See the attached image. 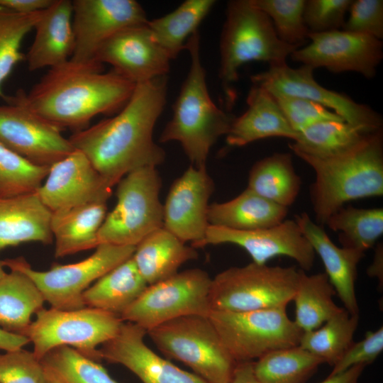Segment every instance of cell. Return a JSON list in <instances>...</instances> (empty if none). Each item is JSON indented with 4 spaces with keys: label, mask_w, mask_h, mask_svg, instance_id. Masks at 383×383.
Wrapping results in <instances>:
<instances>
[{
    "label": "cell",
    "mask_w": 383,
    "mask_h": 383,
    "mask_svg": "<svg viewBox=\"0 0 383 383\" xmlns=\"http://www.w3.org/2000/svg\"><path fill=\"white\" fill-rule=\"evenodd\" d=\"M167 91V76L138 84L114 116L75 131L68 139L114 185L133 170L156 167L164 162L165 152L154 141L153 130Z\"/></svg>",
    "instance_id": "1"
},
{
    "label": "cell",
    "mask_w": 383,
    "mask_h": 383,
    "mask_svg": "<svg viewBox=\"0 0 383 383\" xmlns=\"http://www.w3.org/2000/svg\"><path fill=\"white\" fill-rule=\"evenodd\" d=\"M135 85L113 70L104 72L97 62L71 60L50 68L28 92V104L61 129L86 128L96 116L118 113Z\"/></svg>",
    "instance_id": "2"
},
{
    "label": "cell",
    "mask_w": 383,
    "mask_h": 383,
    "mask_svg": "<svg viewBox=\"0 0 383 383\" xmlns=\"http://www.w3.org/2000/svg\"><path fill=\"white\" fill-rule=\"evenodd\" d=\"M299 157L315 172L310 199L316 223L323 227L346 203L383 195L382 129L367 134L342 154L325 158Z\"/></svg>",
    "instance_id": "3"
},
{
    "label": "cell",
    "mask_w": 383,
    "mask_h": 383,
    "mask_svg": "<svg viewBox=\"0 0 383 383\" xmlns=\"http://www.w3.org/2000/svg\"><path fill=\"white\" fill-rule=\"evenodd\" d=\"M185 49L190 56L189 70L173 105L172 117L159 141L179 142L192 165L203 167L211 148L220 137L226 135L234 117L218 108L209 95L198 30L188 38Z\"/></svg>",
    "instance_id": "4"
},
{
    "label": "cell",
    "mask_w": 383,
    "mask_h": 383,
    "mask_svg": "<svg viewBox=\"0 0 383 383\" xmlns=\"http://www.w3.org/2000/svg\"><path fill=\"white\" fill-rule=\"evenodd\" d=\"M298 48L278 38L270 18L251 0L229 1L220 39L219 69L227 106L231 108L235 100L233 84L243 65L252 61L268 62L269 66L287 63Z\"/></svg>",
    "instance_id": "5"
},
{
    "label": "cell",
    "mask_w": 383,
    "mask_h": 383,
    "mask_svg": "<svg viewBox=\"0 0 383 383\" xmlns=\"http://www.w3.org/2000/svg\"><path fill=\"white\" fill-rule=\"evenodd\" d=\"M300 270L252 262L226 269L211 279V311L245 312L287 307L296 292Z\"/></svg>",
    "instance_id": "6"
},
{
    "label": "cell",
    "mask_w": 383,
    "mask_h": 383,
    "mask_svg": "<svg viewBox=\"0 0 383 383\" xmlns=\"http://www.w3.org/2000/svg\"><path fill=\"white\" fill-rule=\"evenodd\" d=\"M167 357L189 367L209 383H228L236 362L231 357L209 316L179 317L147 331Z\"/></svg>",
    "instance_id": "7"
},
{
    "label": "cell",
    "mask_w": 383,
    "mask_h": 383,
    "mask_svg": "<svg viewBox=\"0 0 383 383\" xmlns=\"http://www.w3.org/2000/svg\"><path fill=\"white\" fill-rule=\"evenodd\" d=\"M117 185L116 204L99 231L98 243L135 247L163 226L161 178L156 167H145L129 172Z\"/></svg>",
    "instance_id": "8"
},
{
    "label": "cell",
    "mask_w": 383,
    "mask_h": 383,
    "mask_svg": "<svg viewBox=\"0 0 383 383\" xmlns=\"http://www.w3.org/2000/svg\"><path fill=\"white\" fill-rule=\"evenodd\" d=\"M35 316L23 335L40 360L51 350L66 345L99 362L97 347L114 338L124 322L119 316L87 306L70 311L43 308Z\"/></svg>",
    "instance_id": "9"
},
{
    "label": "cell",
    "mask_w": 383,
    "mask_h": 383,
    "mask_svg": "<svg viewBox=\"0 0 383 383\" xmlns=\"http://www.w3.org/2000/svg\"><path fill=\"white\" fill-rule=\"evenodd\" d=\"M135 246L99 244L94 252L78 262L55 265L46 271L33 269L23 257L6 259L4 267L26 274L52 308L70 311L85 307L84 292L111 270L131 258Z\"/></svg>",
    "instance_id": "10"
},
{
    "label": "cell",
    "mask_w": 383,
    "mask_h": 383,
    "mask_svg": "<svg viewBox=\"0 0 383 383\" xmlns=\"http://www.w3.org/2000/svg\"><path fill=\"white\" fill-rule=\"evenodd\" d=\"M286 308L211 311L209 318L236 362L253 361L273 350L299 345L303 331L289 318Z\"/></svg>",
    "instance_id": "11"
},
{
    "label": "cell",
    "mask_w": 383,
    "mask_h": 383,
    "mask_svg": "<svg viewBox=\"0 0 383 383\" xmlns=\"http://www.w3.org/2000/svg\"><path fill=\"white\" fill-rule=\"evenodd\" d=\"M211 278L201 269H189L148 285L120 316L146 331L170 320L190 315L209 316Z\"/></svg>",
    "instance_id": "12"
},
{
    "label": "cell",
    "mask_w": 383,
    "mask_h": 383,
    "mask_svg": "<svg viewBox=\"0 0 383 383\" xmlns=\"http://www.w3.org/2000/svg\"><path fill=\"white\" fill-rule=\"evenodd\" d=\"M0 104V143L31 163L50 167L75 150L62 129L27 103L26 91L18 89Z\"/></svg>",
    "instance_id": "13"
},
{
    "label": "cell",
    "mask_w": 383,
    "mask_h": 383,
    "mask_svg": "<svg viewBox=\"0 0 383 383\" xmlns=\"http://www.w3.org/2000/svg\"><path fill=\"white\" fill-rule=\"evenodd\" d=\"M312 67L302 65L292 68L287 63L271 65L250 77L272 95H285L306 99L333 111L360 132L369 134L382 129L380 115L369 106L359 104L345 94L330 90L319 84Z\"/></svg>",
    "instance_id": "14"
},
{
    "label": "cell",
    "mask_w": 383,
    "mask_h": 383,
    "mask_svg": "<svg viewBox=\"0 0 383 383\" xmlns=\"http://www.w3.org/2000/svg\"><path fill=\"white\" fill-rule=\"evenodd\" d=\"M310 43L294 50L292 59L313 69L355 72L373 78L383 57V45L374 37L343 29L309 33Z\"/></svg>",
    "instance_id": "15"
},
{
    "label": "cell",
    "mask_w": 383,
    "mask_h": 383,
    "mask_svg": "<svg viewBox=\"0 0 383 383\" xmlns=\"http://www.w3.org/2000/svg\"><path fill=\"white\" fill-rule=\"evenodd\" d=\"M72 1L74 48L70 60L73 62H96L97 52L109 38L148 21L143 8L135 0Z\"/></svg>",
    "instance_id": "16"
},
{
    "label": "cell",
    "mask_w": 383,
    "mask_h": 383,
    "mask_svg": "<svg viewBox=\"0 0 383 383\" xmlns=\"http://www.w3.org/2000/svg\"><path fill=\"white\" fill-rule=\"evenodd\" d=\"M225 243L242 248L252 262L258 265L267 264L277 256H286L307 271L313 267L315 260V252L294 219H285L270 228L248 231L209 225L204 238L194 248Z\"/></svg>",
    "instance_id": "17"
},
{
    "label": "cell",
    "mask_w": 383,
    "mask_h": 383,
    "mask_svg": "<svg viewBox=\"0 0 383 383\" xmlns=\"http://www.w3.org/2000/svg\"><path fill=\"white\" fill-rule=\"evenodd\" d=\"M114 186L82 152L75 150L50 167L36 192L52 212L91 203H106Z\"/></svg>",
    "instance_id": "18"
},
{
    "label": "cell",
    "mask_w": 383,
    "mask_h": 383,
    "mask_svg": "<svg viewBox=\"0 0 383 383\" xmlns=\"http://www.w3.org/2000/svg\"><path fill=\"white\" fill-rule=\"evenodd\" d=\"M214 184L206 167L191 165L172 184L163 205V226L179 240L194 246L209 226V201Z\"/></svg>",
    "instance_id": "19"
},
{
    "label": "cell",
    "mask_w": 383,
    "mask_h": 383,
    "mask_svg": "<svg viewBox=\"0 0 383 383\" xmlns=\"http://www.w3.org/2000/svg\"><path fill=\"white\" fill-rule=\"evenodd\" d=\"M147 23L112 36L100 48L95 60L111 65L113 71L135 84L167 76L171 59L155 40Z\"/></svg>",
    "instance_id": "20"
},
{
    "label": "cell",
    "mask_w": 383,
    "mask_h": 383,
    "mask_svg": "<svg viewBox=\"0 0 383 383\" xmlns=\"http://www.w3.org/2000/svg\"><path fill=\"white\" fill-rule=\"evenodd\" d=\"M147 331L123 322L116 335L99 349L100 359L122 365L143 383H209L159 356L145 343Z\"/></svg>",
    "instance_id": "21"
},
{
    "label": "cell",
    "mask_w": 383,
    "mask_h": 383,
    "mask_svg": "<svg viewBox=\"0 0 383 383\" xmlns=\"http://www.w3.org/2000/svg\"><path fill=\"white\" fill-rule=\"evenodd\" d=\"M294 221L315 254L320 257L325 273L344 309L351 315L359 314L355 282L357 266L365 252L336 245L323 227L313 221L307 213L296 215Z\"/></svg>",
    "instance_id": "22"
},
{
    "label": "cell",
    "mask_w": 383,
    "mask_h": 383,
    "mask_svg": "<svg viewBox=\"0 0 383 383\" xmlns=\"http://www.w3.org/2000/svg\"><path fill=\"white\" fill-rule=\"evenodd\" d=\"M33 41L25 60L30 71L54 67L67 62L74 48L72 1L54 0L35 24Z\"/></svg>",
    "instance_id": "23"
},
{
    "label": "cell",
    "mask_w": 383,
    "mask_h": 383,
    "mask_svg": "<svg viewBox=\"0 0 383 383\" xmlns=\"http://www.w3.org/2000/svg\"><path fill=\"white\" fill-rule=\"evenodd\" d=\"M51 217L36 192L0 198V252L23 243H51Z\"/></svg>",
    "instance_id": "24"
},
{
    "label": "cell",
    "mask_w": 383,
    "mask_h": 383,
    "mask_svg": "<svg viewBox=\"0 0 383 383\" xmlns=\"http://www.w3.org/2000/svg\"><path fill=\"white\" fill-rule=\"evenodd\" d=\"M246 101V111L234 117L226 135L228 145L241 147L271 137L296 140L298 133L291 128L275 99L267 90L253 84Z\"/></svg>",
    "instance_id": "25"
},
{
    "label": "cell",
    "mask_w": 383,
    "mask_h": 383,
    "mask_svg": "<svg viewBox=\"0 0 383 383\" xmlns=\"http://www.w3.org/2000/svg\"><path fill=\"white\" fill-rule=\"evenodd\" d=\"M106 210V203H91L52 212L50 228L55 243V257L96 248Z\"/></svg>",
    "instance_id": "26"
},
{
    "label": "cell",
    "mask_w": 383,
    "mask_h": 383,
    "mask_svg": "<svg viewBox=\"0 0 383 383\" xmlns=\"http://www.w3.org/2000/svg\"><path fill=\"white\" fill-rule=\"evenodd\" d=\"M197 257L196 248L186 245L163 227L140 241L132 256L138 272L148 285L171 277L184 263Z\"/></svg>",
    "instance_id": "27"
},
{
    "label": "cell",
    "mask_w": 383,
    "mask_h": 383,
    "mask_svg": "<svg viewBox=\"0 0 383 383\" xmlns=\"http://www.w3.org/2000/svg\"><path fill=\"white\" fill-rule=\"evenodd\" d=\"M287 213L288 208L271 202L246 188L231 200L210 204L208 221L210 226L256 230L281 223Z\"/></svg>",
    "instance_id": "28"
},
{
    "label": "cell",
    "mask_w": 383,
    "mask_h": 383,
    "mask_svg": "<svg viewBox=\"0 0 383 383\" xmlns=\"http://www.w3.org/2000/svg\"><path fill=\"white\" fill-rule=\"evenodd\" d=\"M148 286L131 257L87 289L82 294V299L85 306L120 316Z\"/></svg>",
    "instance_id": "29"
},
{
    "label": "cell",
    "mask_w": 383,
    "mask_h": 383,
    "mask_svg": "<svg viewBox=\"0 0 383 383\" xmlns=\"http://www.w3.org/2000/svg\"><path fill=\"white\" fill-rule=\"evenodd\" d=\"M301 187V179L288 152L265 157L256 162L249 172L247 189L284 207L294 203Z\"/></svg>",
    "instance_id": "30"
},
{
    "label": "cell",
    "mask_w": 383,
    "mask_h": 383,
    "mask_svg": "<svg viewBox=\"0 0 383 383\" xmlns=\"http://www.w3.org/2000/svg\"><path fill=\"white\" fill-rule=\"evenodd\" d=\"M45 301L26 274L11 270L0 279V328L23 335L32 316L43 308Z\"/></svg>",
    "instance_id": "31"
},
{
    "label": "cell",
    "mask_w": 383,
    "mask_h": 383,
    "mask_svg": "<svg viewBox=\"0 0 383 383\" xmlns=\"http://www.w3.org/2000/svg\"><path fill=\"white\" fill-rule=\"evenodd\" d=\"M335 294L326 273L309 275L301 269L292 300L295 305L294 323L303 332L318 328L344 309L334 302Z\"/></svg>",
    "instance_id": "32"
},
{
    "label": "cell",
    "mask_w": 383,
    "mask_h": 383,
    "mask_svg": "<svg viewBox=\"0 0 383 383\" xmlns=\"http://www.w3.org/2000/svg\"><path fill=\"white\" fill-rule=\"evenodd\" d=\"M216 1L187 0L173 11L148 21V26L155 40L175 59L185 49L188 38L211 10Z\"/></svg>",
    "instance_id": "33"
},
{
    "label": "cell",
    "mask_w": 383,
    "mask_h": 383,
    "mask_svg": "<svg viewBox=\"0 0 383 383\" xmlns=\"http://www.w3.org/2000/svg\"><path fill=\"white\" fill-rule=\"evenodd\" d=\"M366 135L343 120L323 121L298 133L289 147L298 157L325 158L349 150Z\"/></svg>",
    "instance_id": "34"
},
{
    "label": "cell",
    "mask_w": 383,
    "mask_h": 383,
    "mask_svg": "<svg viewBox=\"0 0 383 383\" xmlns=\"http://www.w3.org/2000/svg\"><path fill=\"white\" fill-rule=\"evenodd\" d=\"M325 225L338 233L342 247L365 253L383 234V209L344 206L332 214Z\"/></svg>",
    "instance_id": "35"
},
{
    "label": "cell",
    "mask_w": 383,
    "mask_h": 383,
    "mask_svg": "<svg viewBox=\"0 0 383 383\" xmlns=\"http://www.w3.org/2000/svg\"><path fill=\"white\" fill-rule=\"evenodd\" d=\"M323 361L300 346L270 352L254 362L262 383H305Z\"/></svg>",
    "instance_id": "36"
},
{
    "label": "cell",
    "mask_w": 383,
    "mask_h": 383,
    "mask_svg": "<svg viewBox=\"0 0 383 383\" xmlns=\"http://www.w3.org/2000/svg\"><path fill=\"white\" fill-rule=\"evenodd\" d=\"M359 318L344 309L318 328L303 332L299 346L333 366L354 342Z\"/></svg>",
    "instance_id": "37"
},
{
    "label": "cell",
    "mask_w": 383,
    "mask_h": 383,
    "mask_svg": "<svg viewBox=\"0 0 383 383\" xmlns=\"http://www.w3.org/2000/svg\"><path fill=\"white\" fill-rule=\"evenodd\" d=\"M45 370L62 383H118L99 362L70 346L51 350L42 359Z\"/></svg>",
    "instance_id": "38"
},
{
    "label": "cell",
    "mask_w": 383,
    "mask_h": 383,
    "mask_svg": "<svg viewBox=\"0 0 383 383\" xmlns=\"http://www.w3.org/2000/svg\"><path fill=\"white\" fill-rule=\"evenodd\" d=\"M42 12L21 14L0 6V97L4 100L7 96L2 90L3 84L16 65L25 59L23 41L34 29Z\"/></svg>",
    "instance_id": "39"
},
{
    "label": "cell",
    "mask_w": 383,
    "mask_h": 383,
    "mask_svg": "<svg viewBox=\"0 0 383 383\" xmlns=\"http://www.w3.org/2000/svg\"><path fill=\"white\" fill-rule=\"evenodd\" d=\"M49 169L31 163L0 143V198L35 193Z\"/></svg>",
    "instance_id": "40"
},
{
    "label": "cell",
    "mask_w": 383,
    "mask_h": 383,
    "mask_svg": "<svg viewBox=\"0 0 383 383\" xmlns=\"http://www.w3.org/2000/svg\"><path fill=\"white\" fill-rule=\"evenodd\" d=\"M272 23L278 38L284 43L302 45L309 34L304 20L306 0H251Z\"/></svg>",
    "instance_id": "41"
},
{
    "label": "cell",
    "mask_w": 383,
    "mask_h": 383,
    "mask_svg": "<svg viewBox=\"0 0 383 383\" xmlns=\"http://www.w3.org/2000/svg\"><path fill=\"white\" fill-rule=\"evenodd\" d=\"M48 374L33 352L23 348L0 354V383H48Z\"/></svg>",
    "instance_id": "42"
},
{
    "label": "cell",
    "mask_w": 383,
    "mask_h": 383,
    "mask_svg": "<svg viewBox=\"0 0 383 383\" xmlns=\"http://www.w3.org/2000/svg\"><path fill=\"white\" fill-rule=\"evenodd\" d=\"M272 96L289 126L297 133L318 122L343 120L333 111L313 101L285 95Z\"/></svg>",
    "instance_id": "43"
},
{
    "label": "cell",
    "mask_w": 383,
    "mask_h": 383,
    "mask_svg": "<svg viewBox=\"0 0 383 383\" xmlns=\"http://www.w3.org/2000/svg\"><path fill=\"white\" fill-rule=\"evenodd\" d=\"M353 0H307L304 9V23L310 33L343 29Z\"/></svg>",
    "instance_id": "44"
},
{
    "label": "cell",
    "mask_w": 383,
    "mask_h": 383,
    "mask_svg": "<svg viewBox=\"0 0 383 383\" xmlns=\"http://www.w3.org/2000/svg\"><path fill=\"white\" fill-rule=\"evenodd\" d=\"M343 29L367 35L378 40L383 38V1H353Z\"/></svg>",
    "instance_id": "45"
},
{
    "label": "cell",
    "mask_w": 383,
    "mask_h": 383,
    "mask_svg": "<svg viewBox=\"0 0 383 383\" xmlns=\"http://www.w3.org/2000/svg\"><path fill=\"white\" fill-rule=\"evenodd\" d=\"M383 350V327L367 331L361 340L353 342L340 359L333 366L328 376H333L357 365L372 363Z\"/></svg>",
    "instance_id": "46"
},
{
    "label": "cell",
    "mask_w": 383,
    "mask_h": 383,
    "mask_svg": "<svg viewBox=\"0 0 383 383\" xmlns=\"http://www.w3.org/2000/svg\"><path fill=\"white\" fill-rule=\"evenodd\" d=\"M54 0H0V6L13 12L30 14L49 7Z\"/></svg>",
    "instance_id": "47"
},
{
    "label": "cell",
    "mask_w": 383,
    "mask_h": 383,
    "mask_svg": "<svg viewBox=\"0 0 383 383\" xmlns=\"http://www.w3.org/2000/svg\"><path fill=\"white\" fill-rule=\"evenodd\" d=\"M228 383H262L256 376L254 361L238 362Z\"/></svg>",
    "instance_id": "48"
},
{
    "label": "cell",
    "mask_w": 383,
    "mask_h": 383,
    "mask_svg": "<svg viewBox=\"0 0 383 383\" xmlns=\"http://www.w3.org/2000/svg\"><path fill=\"white\" fill-rule=\"evenodd\" d=\"M367 365H357L347 370L333 376H328L320 383H358L359 379Z\"/></svg>",
    "instance_id": "49"
},
{
    "label": "cell",
    "mask_w": 383,
    "mask_h": 383,
    "mask_svg": "<svg viewBox=\"0 0 383 383\" xmlns=\"http://www.w3.org/2000/svg\"><path fill=\"white\" fill-rule=\"evenodd\" d=\"M29 342V339L25 335L11 333L0 328L1 350L11 351L22 348Z\"/></svg>",
    "instance_id": "50"
},
{
    "label": "cell",
    "mask_w": 383,
    "mask_h": 383,
    "mask_svg": "<svg viewBox=\"0 0 383 383\" xmlns=\"http://www.w3.org/2000/svg\"><path fill=\"white\" fill-rule=\"evenodd\" d=\"M367 274L370 277L377 278L379 282V289H383V245L379 243L375 246V251L372 262L367 269Z\"/></svg>",
    "instance_id": "51"
},
{
    "label": "cell",
    "mask_w": 383,
    "mask_h": 383,
    "mask_svg": "<svg viewBox=\"0 0 383 383\" xmlns=\"http://www.w3.org/2000/svg\"><path fill=\"white\" fill-rule=\"evenodd\" d=\"M47 371V370H46ZM48 374V383H62L61 381H60L58 379H57L55 377H54L53 375H52L51 374H50L48 371H47Z\"/></svg>",
    "instance_id": "52"
},
{
    "label": "cell",
    "mask_w": 383,
    "mask_h": 383,
    "mask_svg": "<svg viewBox=\"0 0 383 383\" xmlns=\"http://www.w3.org/2000/svg\"><path fill=\"white\" fill-rule=\"evenodd\" d=\"M4 265L2 264V261L0 260V279L2 278L4 276L6 275V272L4 271Z\"/></svg>",
    "instance_id": "53"
}]
</instances>
